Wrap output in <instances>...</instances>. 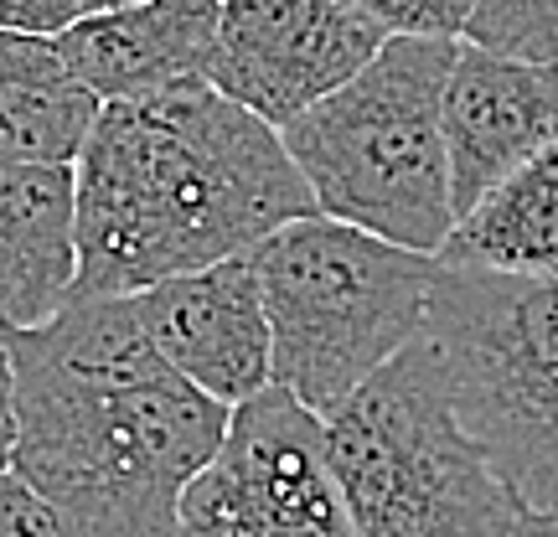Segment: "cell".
Wrapping results in <instances>:
<instances>
[{
  "mask_svg": "<svg viewBox=\"0 0 558 537\" xmlns=\"http://www.w3.org/2000/svg\"><path fill=\"white\" fill-rule=\"evenodd\" d=\"M11 471L88 537H177L186 480L218 455L228 403L186 382L145 337L130 295H73L11 331Z\"/></svg>",
  "mask_w": 558,
  "mask_h": 537,
  "instance_id": "cell-1",
  "label": "cell"
},
{
  "mask_svg": "<svg viewBox=\"0 0 558 537\" xmlns=\"http://www.w3.org/2000/svg\"><path fill=\"white\" fill-rule=\"evenodd\" d=\"M78 295H130L254 254L316 197L275 124L186 78L104 103L78 156Z\"/></svg>",
  "mask_w": 558,
  "mask_h": 537,
  "instance_id": "cell-2",
  "label": "cell"
},
{
  "mask_svg": "<svg viewBox=\"0 0 558 537\" xmlns=\"http://www.w3.org/2000/svg\"><path fill=\"white\" fill-rule=\"evenodd\" d=\"M326 455L357 537H558L460 429L424 337L326 414Z\"/></svg>",
  "mask_w": 558,
  "mask_h": 537,
  "instance_id": "cell-3",
  "label": "cell"
},
{
  "mask_svg": "<svg viewBox=\"0 0 558 537\" xmlns=\"http://www.w3.org/2000/svg\"><path fill=\"white\" fill-rule=\"evenodd\" d=\"M460 37H388L373 62L279 130L316 212L439 254L456 228L445 78Z\"/></svg>",
  "mask_w": 558,
  "mask_h": 537,
  "instance_id": "cell-4",
  "label": "cell"
},
{
  "mask_svg": "<svg viewBox=\"0 0 558 537\" xmlns=\"http://www.w3.org/2000/svg\"><path fill=\"white\" fill-rule=\"evenodd\" d=\"M248 259L269 310L275 382L320 418L424 337L435 254L305 212L254 243Z\"/></svg>",
  "mask_w": 558,
  "mask_h": 537,
  "instance_id": "cell-5",
  "label": "cell"
},
{
  "mask_svg": "<svg viewBox=\"0 0 558 537\" xmlns=\"http://www.w3.org/2000/svg\"><path fill=\"white\" fill-rule=\"evenodd\" d=\"M424 341L460 429L522 501L558 512V279L439 259Z\"/></svg>",
  "mask_w": 558,
  "mask_h": 537,
  "instance_id": "cell-6",
  "label": "cell"
},
{
  "mask_svg": "<svg viewBox=\"0 0 558 537\" xmlns=\"http://www.w3.org/2000/svg\"><path fill=\"white\" fill-rule=\"evenodd\" d=\"M177 537H357L326 418L279 382L233 403L218 455L181 491Z\"/></svg>",
  "mask_w": 558,
  "mask_h": 537,
  "instance_id": "cell-7",
  "label": "cell"
},
{
  "mask_svg": "<svg viewBox=\"0 0 558 537\" xmlns=\"http://www.w3.org/2000/svg\"><path fill=\"white\" fill-rule=\"evenodd\" d=\"M383 41L388 37L347 0H218L207 83L254 109L264 124L284 130L362 73Z\"/></svg>",
  "mask_w": 558,
  "mask_h": 537,
  "instance_id": "cell-8",
  "label": "cell"
},
{
  "mask_svg": "<svg viewBox=\"0 0 558 537\" xmlns=\"http://www.w3.org/2000/svg\"><path fill=\"white\" fill-rule=\"evenodd\" d=\"M156 352L218 403H243L275 382V341L254 259H218L192 274L130 290Z\"/></svg>",
  "mask_w": 558,
  "mask_h": 537,
  "instance_id": "cell-9",
  "label": "cell"
},
{
  "mask_svg": "<svg viewBox=\"0 0 558 537\" xmlns=\"http://www.w3.org/2000/svg\"><path fill=\"white\" fill-rule=\"evenodd\" d=\"M439 120L460 222L501 176H512L522 160L558 139V62L507 58L460 37Z\"/></svg>",
  "mask_w": 558,
  "mask_h": 537,
  "instance_id": "cell-10",
  "label": "cell"
},
{
  "mask_svg": "<svg viewBox=\"0 0 558 537\" xmlns=\"http://www.w3.org/2000/svg\"><path fill=\"white\" fill-rule=\"evenodd\" d=\"M58 52L104 103L145 99L171 83L207 78L218 0H130L62 26Z\"/></svg>",
  "mask_w": 558,
  "mask_h": 537,
  "instance_id": "cell-11",
  "label": "cell"
},
{
  "mask_svg": "<svg viewBox=\"0 0 558 537\" xmlns=\"http://www.w3.org/2000/svg\"><path fill=\"white\" fill-rule=\"evenodd\" d=\"M78 295V171L0 160V326L32 331Z\"/></svg>",
  "mask_w": 558,
  "mask_h": 537,
  "instance_id": "cell-12",
  "label": "cell"
},
{
  "mask_svg": "<svg viewBox=\"0 0 558 537\" xmlns=\"http://www.w3.org/2000/svg\"><path fill=\"white\" fill-rule=\"evenodd\" d=\"M104 99L68 68L52 37L0 26V160L78 166Z\"/></svg>",
  "mask_w": 558,
  "mask_h": 537,
  "instance_id": "cell-13",
  "label": "cell"
},
{
  "mask_svg": "<svg viewBox=\"0 0 558 537\" xmlns=\"http://www.w3.org/2000/svg\"><path fill=\"white\" fill-rule=\"evenodd\" d=\"M439 259L501 274H558V139L501 176L450 228Z\"/></svg>",
  "mask_w": 558,
  "mask_h": 537,
  "instance_id": "cell-14",
  "label": "cell"
},
{
  "mask_svg": "<svg viewBox=\"0 0 558 537\" xmlns=\"http://www.w3.org/2000/svg\"><path fill=\"white\" fill-rule=\"evenodd\" d=\"M465 41L507 58L558 62V0H476Z\"/></svg>",
  "mask_w": 558,
  "mask_h": 537,
  "instance_id": "cell-15",
  "label": "cell"
},
{
  "mask_svg": "<svg viewBox=\"0 0 558 537\" xmlns=\"http://www.w3.org/2000/svg\"><path fill=\"white\" fill-rule=\"evenodd\" d=\"M383 37H465L476 0H347Z\"/></svg>",
  "mask_w": 558,
  "mask_h": 537,
  "instance_id": "cell-16",
  "label": "cell"
},
{
  "mask_svg": "<svg viewBox=\"0 0 558 537\" xmlns=\"http://www.w3.org/2000/svg\"><path fill=\"white\" fill-rule=\"evenodd\" d=\"M0 537H88L62 507L41 497L16 471L0 476Z\"/></svg>",
  "mask_w": 558,
  "mask_h": 537,
  "instance_id": "cell-17",
  "label": "cell"
},
{
  "mask_svg": "<svg viewBox=\"0 0 558 537\" xmlns=\"http://www.w3.org/2000/svg\"><path fill=\"white\" fill-rule=\"evenodd\" d=\"M99 0H0V26L11 32H37V37H58L62 26L88 16Z\"/></svg>",
  "mask_w": 558,
  "mask_h": 537,
  "instance_id": "cell-18",
  "label": "cell"
},
{
  "mask_svg": "<svg viewBox=\"0 0 558 537\" xmlns=\"http://www.w3.org/2000/svg\"><path fill=\"white\" fill-rule=\"evenodd\" d=\"M16 455V357H11V331L0 326V476Z\"/></svg>",
  "mask_w": 558,
  "mask_h": 537,
  "instance_id": "cell-19",
  "label": "cell"
},
{
  "mask_svg": "<svg viewBox=\"0 0 558 537\" xmlns=\"http://www.w3.org/2000/svg\"><path fill=\"white\" fill-rule=\"evenodd\" d=\"M99 5H130V0H99ZM99 5H94V11H99Z\"/></svg>",
  "mask_w": 558,
  "mask_h": 537,
  "instance_id": "cell-20",
  "label": "cell"
},
{
  "mask_svg": "<svg viewBox=\"0 0 558 537\" xmlns=\"http://www.w3.org/2000/svg\"><path fill=\"white\" fill-rule=\"evenodd\" d=\"M554 279H558V274H554Z\"/></svg>",
  "mask_w": 558,
  "mask_h": 537,
  "instance_id": "cell-21",
  "label": "cell"
}]
</instances>
